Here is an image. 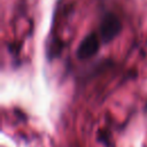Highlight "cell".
<instances>
[{"label":"cell","instance_id":"cell-1","mask_svg":"<svg viewBox=\"0 0 147 147\" xmlns=\"http://www.w3.org/2000/svg\"><path fill=\"white\" fill-rule=\"evenodd\" d=\"M121 29H122V23L119 18L113 13H107L102 17L100 24V36L102 41L108 42L113 40L119 33Z\"/></svg>","mask_w":147,"mask_h":147},{"label":"cell","instance_id":"cell-2","mask_svg":"<svg viewBox=\"0 0 147 147\" xmlns=\"http://www.w3.org/2000/svg\"><path fill=\"white\" fill-rule=\"evenodd\" d=\"M99 46H100V41H99L98 36L94 32L88 33L80 41L77 48V55L79 59H88L98 52Z\"/></svg>","mask_w":147,"mask_h":147}]
</instances>
